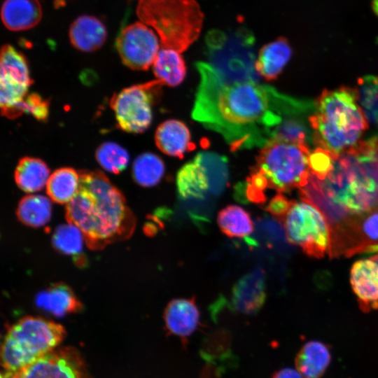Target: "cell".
Masks as SVG:
<instances>
[{"mask_svg":"<svg viewBox=\"0 0 378 378\" xmlns=\"http://www.w3.org/2000/svg\"><path fill=\"white\" fill-rule=\"evenodd\" d=\"M200 76L192 117L221 134L232 151L263 147L280 122V92L255 78L225 76L211 64H196Z\"/></svg>","mask_w":378,"mask_h":378,"instance_id":"cell-1","label":"cell"},{"mask_svg":"<svg viewBox=\"0 0 378 378\" xmlns=\"http://www.w3.org/2000/svg\"><path fill=\"white\" fill-rule=\"evenodd\" d=\"M78 172V191L66 205L67 222L80 230L91 250L129 239L136 221L120 190L100 171Z\"/></svg>","mask_w":378,"mask_h":378,"instance_id":"cell-2","label":"cell"},{"mask_svg":"<svg viewBox=\"0 0 378 378\" xmlns=\"http://www.w3.org/2000/svg\"><path fill=\"white\" fill-rule=\"evenodd\" d=\"M310 181L342 218L378 208V136L337 155L324 180Z\"/></svg>","mask_w":378,"mask_h":378,"instance_id":"cell-3","label":"cell"},{"mask_svg":"<svg viewBox=\"0 0 378 378\" xmlns=\"http://www.w3.org/2000/svg\"><path fill=\"white\" fill-rule=\"evenodd\" d=\"M315 106L311 123L317 147L340 155L359 143L368 123L358 104L356 88L325 90Z\"/></svg>","mask_w":378,"mask_h":378,"instance_id":"cell-4","label":"cell"},{"mask_svg":"<svg viewBox=\"0 0 378 378\" xmlns=\"http://www.w3.org/2000/svg\"><path fill=\"white\" fill-rule=\"evenodd\" d=\"M310 146L287 141L272 139L260 149L255 164L246 179V190L264 197L267 188L277 193L299 190L309 182Z\"/></svg>","mask_w":378,"mask_h":378,"instance_id":"cell-5","label":"cell"},{"mask_svg":"<svg viewBox=\"0 0 378 378\" xmlns=\"http://www.w3.org/2000/svg\"><path fill=\"white\" fill-rule=\"evenodd\" d=\"M136 15L157 32L160 49L180 54L198 38L204 20L195 0H139Z\"/></svg>","mask_w":378,"mask_h":378,"instance_id":"cell-6","label":"cell"},{"mask_svg":"<svg viewBox=\"0 0 378 378\" xmlns=\"http://www.w3.org/2000/svg\"><path fill=\"white\" fill-rule=\"evenodd\" d=\"M59 323L25 316L7 330L1 347L4 374H11L58 348L66 336Z\"/></svg>","mask_w":378,"mask_h":378,"instance_id":"cell-7","label":"cell"},{"mask_svg":"<svg viewBox=\"0 0 378 378\" xmlns=\"http://www.w3.org/2000/svg\"><path fill=\"white\" fill-rule=\"evenodd\" d=\"M211 64L223 75L232 78L255 76V39L244 27L225 33L213 29L205 38Z\"/></svg>","mask_w":378,"mask_h":378,"instance_id":"cell-8","label":"cell"},{"mask_svg":"<svg viewBox=\"0 0 378 378\" xmlns=\"http://www.w3.org/2000/svg\"><path fill=\"white\" fill-rule=\"evenodd\" d=\"M281 223L287 241L299 246L307 255L319 258L329 252L328 223L323 214L310 202L294 200Z\"/></svg>","mask_w":378,"mask_h":378,"instance_id":"cell-9","label":"cell"},{"mask_svg":"<svg viewBox=\"0 0 378 378\" xmlns=\"http://www.w3.org/2000/svg\"><path fill=\"white\" fill-rule=\"evenodd\" d=\"M330 234L331 256H351L378 246V208L348 216L330 228Z\"/></svg>","mask_w":378,"mask_h":378,"instance_id":"cell-10","label":"cell"},{"mask_svg":"<svg viewBox=\"0 0 378 378\" xmlns=\"http://www.w3.org/2000/svg\"><path fill=\"white\" fill-rule=\"evenodd\" d=\"M162 84L158 80L122 89L111 99L117 125L130 133H141L148 128L152 118L153 90Z\"/></svg>","mask_w":378,"mask_h":378,"instance_id":"cell-11","label":"cell"},{"mask_svg":"<svg viewBox=\"0 0 378 378\" xmlns=\"http://www.w3.org/2000/svg\"><path fill=\"white\" fill-rule=\"evenodd\" d=\"M1 378H90L80 351L74 346L57 348L46 356Z\"/></svg>","mask_w":378,"mask_h":378,"instance_id":"cell-12","label":"cell"},{"mask_svg":"<svg viewBox=\"0 0 378 378\" xmlns=\"http://www.w3.org/2000/svg\"><path fill=\"white\" fill-rule=\"evenodd\" d=\"M0 67V105L4 115L24 99L33 80L26 57L11 45L1 47Z\"/></svg>","mask_w":378,"mask_h":378,"instance_id":"cell-13","label":"cell"},{"mask_svg":"<svg viewBox=\"0 0 378 378\" xmlns=\"http://www.w3.org/2000/svg\"><path fill=\"white\" fill-rule=\"evenodd\" d=\"M160 43L152 29L142 22H136L120 32L115 47L125 65L133 70L145 71L153 65Z\"/></svg>","mask_w":378,"mask_h":378,"instance_id":"cell-14","label":"cell"},{"mask_svg":"<svg viewBox=\"0 0 378 378\" xmlns=\"http://www.w3.org/2000/svg\"><path fill=\"white\" fill-rule=\"evenodd\" d=\"M350 281L361 310L378 309V253L354 263Z\"/></svg>","mask_w":378,"mask_h":378,"instance_id":"cell-15","label":"cell"},{"mask_svg":"<svg viewBox=\"0 0 378 378\" xmlns=\"http://www.w3.org/2000/svg\"><path fill=\"white\" fill-rule=\"evenodd\" d=\"M265 275L261 267H256L242 276L232 293L233 309L244 314H254L265 300Z\"/></svg>","mask_w":378,"mask_h":378,"instance_id":"cell-16","label":"cell"},{"mask_svg":"<svg viewBox=\"0 0 378 378\" xmlns=\"http://www.w3.org/2000/svg\"><path fill=\"white\" fill-rule=\"evenodd\" d=\"M163 318L169 333L186 340L197 328L200 312L193 298L174 299L164 309Z\"/></svg>","mask_w":378,"mask_h":378,"instance_id":"cell-17","label":"cell"},{"mask_svg":"<svg viewBox=\"0 0 378 378\" xmlns=\"http://www.w3.org/2000/svg\"><path fill=\"white\" fill-rule=\"evenodd\" d=\"M38 307L55 316L78 312L83 304L73 291L64 283L51 284L40 291L35 298Z\"/></svg>","mask_w":378,"mask_h":378,"instance_id":"cell-18","label":"cell"},{"mask_svg":"<svg viewBox=\"0 0 378 378\" xmlns=\"http://www.w3.org/2000/svg\"><path fill=\"white\" fill-rule=\"evenodd\" d=\"M1 18L4 26L10 31L29 29L41 21V6L38 0H5Z\"/></svg>","mask_w":378,"mask_h":378,"instance_id":"cell-19","label":"cell"},{"mask_svg":"<svg viewBox=\"0 0 378 378\" xmlns=\"http://www.w3.org/2000/svg\"><path fill=\"white\" fill-rule=\"evenodd\" d=\"M155 141L157 147L164 154L182 158L193 148L187 126L177 120H168L156 130Z\"/></svg>","mask_w":378,"mask_h":378,"instance_id":"cell-20","label":"cell"},{"mask_svg":"<svg viewBox=\"0 0 378 378\" xmlns=\"http://www.w3.org/2000/svg\"><path fill=\"white\" fill-rule=\"evenodd\" d=\"M69 36L74 48L88 52L104 45L107 31L104 24L98 18L91 15H81L71 24Z\"/></svg>","mask_w":378,"mask_h":378,"instance_id":"cell-21","label":"cell"},{"mask_svg":"<svg viewBox=\"0 0 378 378\" xmlns=\"http://www.w3.org/2000/svg\"><path fill=\"white\" fill-rule=\"evenodd\" d=\"M292 55L288 40L279 37L265 44L259 51L255 62V70L267 80L276 79Z\"/></svg>","mask_w":378,"mask_h":378,"instance_id":"cell-22","label":"cell"},{"mask_svg":"<svg viewBox=\"0 0 378 378\" xmlns=\"http://www.w3.org/2000/svg\"><path fill=\"white\" fill-rule=\"evenodd\" d=\"M206 166L200 154L183 166L176 176L179 195L185 199L202 197L211 184Z\"/></svg>","mask_w":378,"mask_h":378,"instance_id":"cell-23","label":"cell"},{"mask_svg":"<svg viewBox=\"0 0 378 378\" xmlns=\"http://www.w3.org/2000/svg\"><path fill=\"white\" fill-rule=\"evenodd\" d=\"M331 360L328 346L324 343L312 340L305 343L298 352L295 365L304 378H321Z\"/></svg>","mask_w":378,"mask_h":378,"instance_id":"cell-24","label":"cell"},{"mask_svg":"<svg viewBox=\"0 0 378 378\" xmlns=\"http://www.w3.org/2000/svg\"><path fill=\"white\" fill-rule=\"evenodd\" d=\"M50 176V169L45 162L28 156L19 160L14 174L18 188L27 193L41 190L46 186Z\"/></svg>","mask_w":378,"mask_h":378,"instance_id":"cell-25","label":"cell"},{"mask_svg":"<svg viewBox=\"0 0 378 378\" xmlns=\"http://www.w3.org/2000/svg\"><path fill=\"white\" fill-rule=\"evenodd\" d=\"M79 186V172L71 167H61L50 174L46 187L52 201L66 205L76 196Z\"/></svg>","mask_w":378,"mask_h":378,"instance_id":"cell-26","label":"cell"},{"mask_svg":"<svg viewBox=\"0 0 378 378\" xmlns=\"http://www.w3.org/2000/svg\"><path fill=\"white\" fill-rule=\"evenodd\" d=\"M49 197L41 195H28L18 203L16 215L24 225L40 227L46 225L52 216V204Z\"/></svg>","mask_w":378,"mask_h":378,"instance_id":"cell-27","label":"cell"},{"mask_svg":"<svg viewBox=\"0 0 378 378\" xmlns=\"http://www.w3.org/2000/svg\"><path fill=\"white\" fill-rule=\"evenodd\" d=\"M217 222L221 232L230 238H243L253 231L249 214L237 205H229L220 210Z\"/></svg>","mask_w":378,"mask_h":378,"instance_id":"cell-28","label":"cell"},{"mask_svg":"<svg viewBox=\"0 0 378 378\" xmlns=\"http://www.w3.org/2000/svg\"><path fill=\"white\" fill-rule=\"evenodd\" d=\"M164 173V164L162 159L152 153L139 155L132 166L134 181L142 187H153L162 179Z\"/></svg>","mask_w":378,"mask_h":378,"instance_id":"cell-29","label":"cell"},{"mask_svg":"<svg viewBox=\"0 0 378 378\" xmlns=\"http://www.w3.org/2000/svg\"><path fill=\"white\" fill-rule=\"evenodd\" d=\"M356 90L367 121L378 127V76L367 75L359 78Z\"/></svg>","mask_w":378,"mask_h":378,"instance_id":"cell-30","label":"cell"},{"mask_svg":"<svg viewBox=\"0 0 378 378\" xmlns=\"http://www.w3.org/2000/svg\"><path fill=\"white\" fill-rule=\"evenodd\" d=\"M84 241L80 230L69 223L59 225L52 237V245L57 251L64 255L78 257L81 254Z\"/></svg>","mask_w":378,"mask_h":378,"instance_id":"cell-31","label":"cell"},{"mask_svg":"<svg viewBox=\"0 0 378 378\" xmlns=\"http://www.w3.org/2000/svg\"><path fill=\"white\" fill-rule=\"evenodd\" d=\"M95 158L106 171L118 174L127 167L130 156L127 151L114 142H104L96 150Z\"/></svg>","mask_w":378,"mask_h":378,"instance_id":"cell-32","label":"cell"},{"mask_svg":"<svg viewBox=\"0 0 378 378\" xmlns=\"http://www.w3.org/2000/svg\"><path fill=\"white\" fill-rule=\"evenodd\" d=\"M24 113L32 115L38 120H47L49 114V102L36 93L28 94L20 104L3 115L13 119Z\"/></svg>","mask_w":378,"mask_h":378,"instance_id":"cell-33","label":"cell"},{"mask_svg":"<svg viewBox=\"0 0 378 378\" xmlns=\"http://www.w3.org/2000/svg\"><path fill=\"white\" fill-rule=\"evenodd\" d=\"M339 155L317 147L311 153L309 159L310 174L323 181L334 167L335 160Z\"/></svg>","mask_w":378,"mask_h":378,"instance_id":"cell-34","label":"cell"},{"mask_svg":"<svg viewBox=\"0 0 378 378\" xmlns=\"http://www.w3.org/2000/svg\"><path fill=\"white\" fill-rule=\"evenodd\" d=\"M294 200H289L282 193H277L269 202L266 210L282 222Z\"/></svg>","mask_w":378,"mask_h":378,"instance_id":"cell-35","label":"cell"},{"mask_svg":"<svg viewBox=\"0 0 378 378\" xmlns=\"http://www.w3.org/2000/svg\"><path fill=\"white\" fill-rule=\"evenodd\" d=\"M272 378H304V377L297 370L284 368L275 372Z\"/></svg>","mask_w":378,"mask_h":378,"instance_id":"cell-36","label":"cell"},{"mask_svg":"<svg viewBox=\"0 0 378 378\" xmlns=\"http://www.w3.org/2000/svg\"><path fill=\"white\" fill-rule=\"evenodd\" d=\"M371 8L374 14L378 18V0L371 1Z\"/></svg>","mask_w":378,"mask_h":378,"instance_id":"cell-37","label":"cell"}]
</instances>
